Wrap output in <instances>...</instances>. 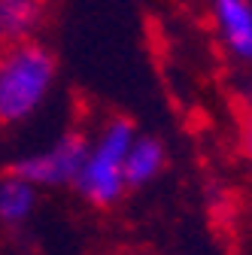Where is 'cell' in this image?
Here are the masks:
<instances>
[{
	"mask_svg": "<svg viewBox=\"0 0 252 255\" xmlns=\"http://www.w3.org/2000/svg\"><path fill=\"white\" fill-rule=\"evenodd\" d=\"M58 88V58L37 37L0 49V128L34 122Z\"/></svg>",
	"mask_w": 252,
	"mask_h": 255,
	"instance_id": "obj_1",
	"label": "cell"
},
{
	"mask_svg": "<svg viewBox=\"0 0 252 255\" xmlns=\"http://www.w3.org/2000/svg\"><path fill=\"white\" fill-rule=\"evenodd\" d=\"M140 131L131 119L110 116L104 119L94 134H88V155L82 161L79 179L73 191L94 210H110L128 195L125 182V158Z\"/></svg>",
	"mask_w": 252,
	"mask_h": 255,
	"instance_id": "obj_2",
	"label": "cell"
},
{
	"mask_svg": "<svg viewBox=\"0 0 252 255\" xmlns=\"http://www.w3.org/2000/svg\"><path fill=\"white\" fill-rule=\"evenodd\" d=\"M85 155H88V134L79 128H70L49 143L21 152L9 164V170L24 176L40 191H64L76 185Z\"/></svg>",
	"mask_w": 252,
	"mask_h": 255,
	"instance_id": "obj_3",
	"label": "cell"
},
{
	"mask_svg": "<svg viewBox=\"0 0 252 255\" xmlns=\"http://www.w3.org/2000/svg\"><path fill=\"white\" fill-rule=\"evenodd\" d=\"M213 34L234 61L252 64V0H207Z\"/></svg>",
	"mask_w": 252,
	"mask_h": 255,
	"instance_id": "obj_4",
	"label": "cell"
},
{
	"mask_svg": "<svg viewBox=\"0 0 252 255\" xmlns=\"http://www.w3.org/2000/svg\"><path fill=\"white\" fill-rule=\"evenodd\" d=\"M49 21V0H0V49L37 40Z\"/></svg>",
	"mask_w": 252,
	"mask_h": 255,
	"instance_id": "obj_5",
	"label": "cell"
},
{
	"mask_svg": "<svg viewBox=\"0 0 252 255\" xmlns=\"http://www.w3.org/2000/svg\"><path fill=\"white\" fill-rule=\"evenodd\" d=\"M167 146L155 137V134H137L131 149H128V158H125V182H128V191L131 188H149L152 182H158L161 173L167 170Z\"/></svg>",
	"mask_w": 252,
	"mask_h": 255,
	"instance_id": "obj_6",
	"label": "cell"
},
{
	"mask_svg": "<svg viewBox=\"0 0 252 255\" xmlns=\"http://www.w3.org/2000/svg\"><path fill=\"white\" fill-rule=\"evenodd\" d=\"M40 207V188L15 170L0 173V228H24Z\"/></svg>",
	"mask_w": 252,
	"mask_h": 255,
	"instance_id": "obj_7",
	"label": "cell"
},
{
	"mask_svg": "<svg viewBox=\"0 0 252 255\" xmlns=\"http://www.w3.org/2000/svg\"><path fill=\"white\" fill-rule=\"evenodd\" d=\"M240 146H243V158H246V164L252 167V110L246 113L243 128H240Z\"/></svg>",
	"mask_w": 252,
	"mask_h": 255,
	"instance_id": "obj_8",
	"label": "cell"
},
{
	"mask_svg": "<svg viewBox=\"0 0 252 255\" xmlns=\"http://www.w3.org/2000/svg\"><path fill=\"white\" fill-rule=\"evenodd\" d=\"M128 255H143V252H128Z\"/></svg>",
	"mask_w": 252,
	"mask_h": 255,
	"instance_id": "obj_9",
	"label": "cell"
}]
</instances>
